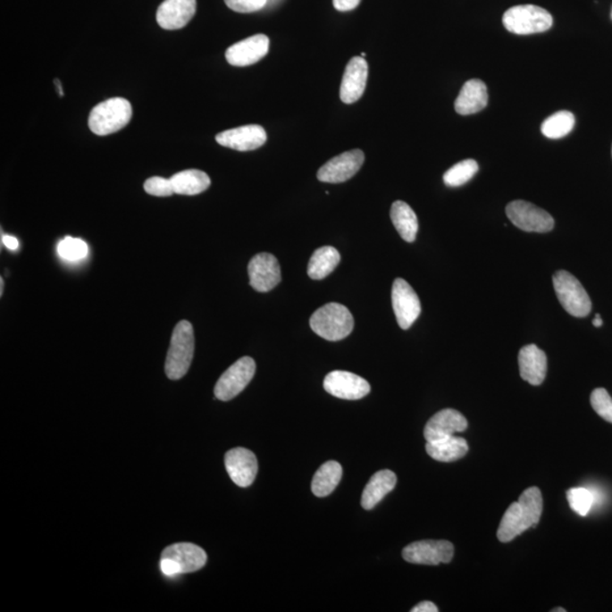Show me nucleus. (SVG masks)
I'll use <instances>...</instances> for the list:
<instances>
[{
    "label": "nucleus",
    "instance_id": "nucleus-1",
    "mask_svg": "<svg viewBox=\"0 0 612 612\" xmlns=\"http://www.w3.org/2000/svg\"><path fill=\"white\" fill-rule=\"evenodd\" d=\"M543 510L542 493L537 487L526 489L517 502L509 506L502 517L497 537L507 543L530 527L538 525Z\"/></svg>",
    "mask_w": 612,
    "mask_h": 612
},
{
    "label": "nucleus",
    "instance_id": "nucleus-2",
    "mask_svg": "<svg viewBox=\"0 0 612 612\" xmlns=\"http://www.w3.org/2000/svg\"><path fill=\"white\" fill-rule=\"evenodd\" d=\"M196 340L192 324L187 320L176 324L168 349L164 371L171 380H180L188 373L193 361Z\"/></svg>",
    "mask_w": 612,
    "mask_h": 612
},
{
    "label": "nucleus",
    "instance_id": "nucleus-3",
    "mask_svg": "<svg viewBox=\"0 0 612 612\" xmlns=\"http://www.w3.org/2000/svg\"><path fill=\"white\" fill-rule=\"evenodd\" d=\"M310 326L323 340L339 341L353 331L354 319L348 307L339 303H329L312 314Z\"/></svg>",
    "mask_w": 612,
    "mask_h": 612
},
{
    "label": "nucleus",
    "instance_id": "nucleus-4",
    "mask_svg": "<svg viewBox=\"0 0 612 612\" xmlns=\"http://www.w3.org/2000/svg\"><path fill=\"white\" fill-rule=\"evenodd\" d=\"M132 105L124 98H112L96 105L88 116V128L104 137L124 129L132 120Z\"/></svg>",
    "mask_w": 612,
    "mask_h": 612
},
{
    "label": "nucleus",
    "instance_id": "nucleus-5",
    "mask_svg": "<svg viewBox=\"0 0 612 612\" xmlns=\"http://www.w3.org/2000/svg\"><path fill=\"white\" fill-rule=\"evenodd\" d=\"M204 549L193 543H175L163 551L160 568L164 575L175 576L200 571L206 564Z\"/></svg>",
    "mask_w": 612,
    "mask_h": 612
},
{
    "label": "nucleus",
    "instance_id": "nucleus-6",
    "mask_svg": "<svg viewBox=\"0 0 612 612\" xmlns=\"http://www.w3.org/2000/svg\"><path fill=\"white\" fill-rule=\"evenodd\" d=\"M507 31L527 36L548 31L554 24L550 13L535 5H518L509 8L502 18Z\"/></svg>",
    "mask_w": 612,
    "mask_h": 612
},
{
    "label": "nucleus",
    "instance_id": "nucleus-7",
    "mask_svg": "<svg viewBox=\"0 0 612 612\" xmlns=\"http://www.w3.org/2000/svg\"><path fill=\"white\" fill-rule=\"evenodd\" d=\"M554 287L561 306L575 318H585L592 310L589 294L572 273L559 270L555 273Z\"/></svg>",
    "mask_w": 612,
    "mask_h": 612
},
{
    "label": "nucleus",
    "instance_id": "nucleus-8",
    "mask_svg": "<svg viewBox=\"0 0 612 612\" xmlns=\"http://www.w3.org/2000/svg\"><path fill=\"white\" fill-rule=\"evenodd\" d=\"M509 221L519 230L529 233H548L554 230L555 221L551 214L530 202L517 200L506 206Z\"/></svg>",
    "mask_w": 612,
    "mask_h": 612
},
{
    "label": "nucleus",
    "instance_id": "nucleus-9",
    "mask_svg": "<svg viewBox=\"0 0 612 612\" xmlns=\"http://www.w3.org/2000/svg\"><path fill=\"white\" fill-rule=\"evenodd\" d=\"M256 369V362L252 357L239 358L219 378L214 387V396L222 402L235 398L251 382L255 377Z\"/></svg>",
    "mask_w": 612,
    "mask_h": 612
},
{
    "label": "nucleus",
    "instance_id": "nucleus-10",
    "mask_svg": "<svg viewBox=\"0 0 612 612\" xmlns=\"http://www.w3.org/2000/svg\"><path fill=\"white\" fill-rule=\"evenodd\" d=\"M403 558L416 565L449 564L454 558V546L445 540L413 542L404 549Z\"/></svg>",
    "mask_w": 612,
    "mask_h": 612
},
{
    "label": "nucleus",
    "instance_id": "nucleus-11",
    "mask_svg": "<svg viewBox=\"0 0 612 612\" xmlns=\"http://www.w3.org/2000/svg\"><path fill=\"white\" fill-rule=\"evenodd\" d=\"M392 309L399 327L407 331L421 314V302L415 290L402 278H397L391 290Z\"/></svg>",
    "mask_w": 612,
    "mask_h": 612
},
{
    "label": "nucleus",
    "instance_id": "nucleus-12",
    "mask_svg": "<svg viewBox=\"0 0 612 612\" xmlns=\"http://www.w3.org/2000/svg\"><path fill=\"white\" fill-rule=\"evenodd\" d=\"M365 154L362 150L344 152L337 157L329 160L318 172V180L323 183L339 184L352 179L361 170L365 163Z\"/></svg>",
    "mask_w": 612,
    "mask_h": 612
},
{
    "label": "nucleus",
    "instance_id": "nucleus-13",
    "mask_svg": "<svg viewBox=\"0 0 612 612\" xmlns=\"http://www.w3.org/2000/svg\"><path fill=\"white\" fill-rule=\"evenodd\" d=\"M323 388L328 394L346 400L362 399L371 391L370 383L365 379L348 371H332L327 374Z\"/></svg>",
    "mask_w": 612,
    "mask_h": 612
},
{
    "label": "nucleus",
    "instance_id": "nucleus-14",
    "mask_svg": "<svg viewBox=\"0 0 612 612\" xmlns=\"http://www.w3.org/2000/svg\"><path fill=\"white\" fill-rule=\"evenodd\" d=\"M250 285L260 293L273 289L281 281V265L276 256L270 253H259L248 264Z\"/></svg>",
    "mask_w": 612,
    "mask_h": 612
},
{
    "label": "nucleus",
    "instance_id": "nucleus-15",
    "mask_svg": "<svg viewBox=\"0 0 612 612\" xmlns=\"http://www.w3.org/2000/svg\"><path fill=\"white\" fill-rule=\"evenodd\" d=\"M225 466L230 478L240 488H247L256 478L257 459L251 450L234 449L227 451Z\"/></svg>",
    "mask_w": 612,
    "mask_h": 612
},
{
    "label": "nucleus",
    "instance_id": "nucleus-16",
    "mask_svg": "<svg viewBox=\"0 0 612 612\" xmlns=\"http://www.w3.org/2000/svg\"><path fill=\"white\" fill-rule=\"evenodd\" d=\"M270 40L265 35H256L227 49L226 59L231 65L245 67L256 64L269 53Z\"/></svg>",
    "mask_w": 612,
    "mask_h": 612
},
{
    "label": "nucleus",
    "instance_id": "nucleus-17",
    "mask_svg": "<svg viewBox=\"0 0 612 612\" xmlns=\"http://www.w3.org/2000/svg\"><path fill=\"white\" fill-rule=\"evenodd\" d=\"M216 141L219 145L236 151H252L264 145L267 132L260 125L240 126L219 133Z\"/></svg>",
    "mask_w": 612,
    "mask_h": 612
},
{
    "label": "nucleus",
    "instance_id": "nucleus-18",
    "mask_svg": "<svg viewBox=\"0 0 612 612\" xmlns=\"http://www.w3.org/2000/svg\"><path fill=\"white\" fill-rule=\"evenodd\" d=\"M369 65L363 57H353L346 66L340 86V99L346 105L356 103L365 94Z\"/></svg>",
    "mask_w": 612,
    "mask_h": 612
},
{
    "label": "nucleus",
    "instance_id": "nucleus-19",
    "mask_svg": "<svg viewBox=\"0 0 612 612\" xmlns=\"http://www.w3.org/2000/svg\"><path fill=\"white\" fill-rule=\"evenodd\" d=\"M465 416L453 408L442 409L429 420L424 428L426 441L438 440L455 433L464 432L467 429Z\"/></svg>",
    "mask_w": 612,
    "mask_h": 612
},
{
    "label": "nucleus",
    "instance_id": "nucleus-20",
    "mask_svg": "<svg viewBox=\"0 0 612 612\" xmlns=\"http://www.w3.org/2000/svg\"><path fill=\"white\" fill-rule=\"evenodd\" d=\"M197 12V0H164L157 11V22L164 29L188 25Z\"/></svg>",
    "mask_w": 612,
    "mask_h": 612
},
{
    "label": "nucleus",
    "instance_id": "nucleus-21",
    "mask_svg": "<svg viewBox=\"0 0 612 612\" xmlns=\"http://www.w3.org/2000/svg\"><path fill=\"white\" fill-rule=\"evenodd\" d=\"M519 373L532 386H540L546 379L548 360L546 353L537 345H526L518 354Z\"/></svg>",
    "mask_w": 612,
    "mask_h": 612
},
{
    "label": "nucleus",
    "instance_id": "nucleus-22",
    "mask_svg": "<svg viewBox=\"0 0 612 612\" xmlns=\"http://www.w3.org/2000/svg\"><path fill=\"white\" fill-rule=\"evenodd\" d=\"M489 100L485 84L478 79L470 80L462 88L455 101V111L459 115L467 116L483 111Z\"/></svg>",
    "mask_w": 612,
    "mask_h": 612
},
{
    "label": "nucleus",
    "instance_id": "nucleus-23",
    "mask_svg": "<svg viewBox=\"0 0 612 612\" xmlns=\"http://www.w3.org/2000/svg\"><path fill=\"white\" fill-rule=\"evenodd\" d=\"M396 484L397 476L394 472L382 470L375 473L362 493V507L366 510L373 509L388 493L395 489Z\"/></svg>",
    "mask_w": 612,
    "mask_h": 612
},
{
    "label": "nucleus",
    "instance_id": "nucleus-24",
    "mask_svg": "<svg viewBox=\"0 0 612 612\" xmlns=\"http://www.w3.org/2000/svg\"><path fill=\"white\" fill-rule=\"evenodd\" d=\"M425 449L434 461L451 463L458 461L467 454L468 445L465 439L450 436L438 439V440L426 441Z\"/></svg>",
    "mask_w": 612,
    "mask_h": 612
},
{
    "label": "nucleus",
    "instance_id": "nucleus-25",
    "mask_svg": "<svg viewBox=\"0 0 612 612\" xmlns=\"http://www.w3.org/2000/svg\"><path fill=\"white\" fill-rule=\"evenodd\" d=\"M390 218L400 238L407 243L415 242L419 231V221L415 210L403 201H396L391 205Z\"/></svg>",
    "mask_w": 612,
    "mask_h": 612
},
{
    "label": "nucleus",
    "instance_id": "nucleus-26",
    "mask_svg": "<svg viewBox=\"0 0 612 612\" xmlns=\"http://www.w3.org/2000/svg\"><path fill=\"white\" fill-rule=\"evenodd\" d=\"M175 194L180 196H197L209 189L210 177L205 172L188 170L177 172L171 179Z\"/></svg>",
    "mask_w": 612,
    "mask_h": 612
},
{
    "label": "nucleus",
    "instance_id": "nucleus-27",
    "mask_svg": "<svg viewBox=\"0 0 612 612\" xmlns=\"http://www.w3.org/2000/svg\"><path fill=\"white\" fill-rule=\"evenodd\" d=\"M343 476V467L340 463L329 461L316 471L314 480H312V492L319 498L331 495L333 490L340 484Z\"/></svg>",
    "mask_w": 612,
    "mask_h": 612
},
{
    "label": "nucleus",
    "instance_id": "nucleus-28",
    "mask_svg": "<svg viewBox=\"0 0 612 612\" xmlns=\"http://www.w3.org/2000/svg\"><path fill=\"white\" fill-rule=\"evenodd\" d=\"M340 263V255L337 248L323 247L315 250L312 255L307 274L312 280L321 281L328 277Z\"/></svg>",
    "mask_w": 612,
    "mask_h": 612
},
{
    "label": "nucleus",
    "instance_id": "nucleus-29",
    "mask_svg": "<svg viewBox=\"0 0 612 612\" xmlns=\"http://www.w3.org/2000/svg\"><path fill=\"white\" fill-rule=\"evenodd\" d=\"M575 125V117L571 112H558L547 118L541 126L544 137L557 140L572 132Z\"/></svg>",
    "mask_w": 612,
    "mask_h": 612
},
{
    "label": "nucleus",
    "instance_id": "nucleus-30",
    "mask_svg": "<svg viewBox=\"0 0 612 612\" xmlns=\"http://www.w3.org/2000/svg\"><path fill=\"white\" fill-rule=\"evenodd\" d=\"M479 172V164L473 159L463 160L449 168L443 175V183L449 188H458L470 181Z\"/></svg>",
    "mask_w": 612,
    "mask_h": 612
},
{
    "label": "nucleus",
    "instance_id": "nucleus-31",
    "mask_svg": "<svg viewBox=\"0 0 612 612\" xmlns=\"http://www.w3.org/2000/svg\"><path fill=\"white\" fill-rule=\"evenodd\" d=\"M567 500L574 512L582 517H585L588 516L594 506V493L586 488L569 489Z\"/></svg>",
    "mask_w": 612,
    "mask_h": 612
},
{
    "label": "nucleus",
    "instance_id": "nucleus-32",
    "mask_svg": "<svg viewBox=\"0 0 612 612\" xmlns=\"http://www.w3.org/2000/svg\"><path fill=\"white\" fill-rule=\"evenodd\" d=\"M88 245L84 240L65 238L58 245V255L66 261H79L88 256Z\"/></svg>",
    "mask_w": 612,
    "mask_h": 612
},
{
    "label": "nucleus",
    "instance_id": "nucleus-33",
    "mask_svg": "<svg viewBox=\"0 0 612 612\" xmlns=\"http://www.w3.org/2000/svg\"><path fill=\"white\" fill-rule=\"evenodd\" d=\"M591 405L599 416L612 423V398L609 392L603 388H597L591 394Z\"/></svg>",
    "mask_w": 612,
    "mask_h": 612
},
{
    "label": "nucleus",
    "instance_id": "nucleus-34",
    "mask_svg": "<svg viewBox=\"0 0 612 612\" xmlns=\"http://www.w3.org/2000/svg\"><path fill=\"white\" fill-rule=\"evenodd\" d=\"M145 191L150 196L160 197H172V194H175L171 179L167 180L157 176L146 180Z\"/></svg>",
    "mask_w": 612,
    "mask_h": 612
},
{
    "label": "nucleus",
    "instance_id": "nucleus-35",
    "mask_svg": "<svg viewBox=\"0 0 612 612\" xmlns=\"http://www.w3.org/2000/svg\"><path fill=\"white\" fill-rule=\"evenodd\" d=\"M226 5L238 13H255L268 5L269 0H225Z\"/></svg>",
    "mask_w": 612,
    "mask_h": 612
},
{
    "label": "nucleus",
    "instance_id": "nucleus-36",
    "mask_svg": "<svg viewBox=\"0 0 612 612\" xmlns=\"http://www.w3.org/2000/svg\"><path fill=\"white\" fill-rule=\"evenodd\" d=\"M361 0H332L333 7L340 12L356 10L360 5Z\"/></svg>",
    "mask_w": 612,
    "mask_h": 612
},
{
    "label": "nucleus",
    "instance_id": "nucleus-37",
    "mask_svg": "<svg viewBox=\"0 0 612 612\" xmlns=\"http://www.w3.org/2000/svg\"><path fill=\"white\" fill-rule=\"evenodd\" d=\"M412 612H438L439 609L432 601H423L411 609Z\"/></svg>",
    "mask_w": 612,
    "mask_h": 612
},
{
    "label": "nucleus",
    "instance_id": "nucleus-38",
    "mask_svg": "<svg viewBox=\"0 0 612 612\" xmlns=\"http://www.w3.org/2000/svg\"><path fill=\"white\" fill-rule=\"evenodd\" d=\"M3 244L8 248V250L16 251L19 247V240L14 238V236L3 235L2 236Z\"/></svg>",
    "mask_w": 612,
    "mask_h": 612
},
{
    "label": "nucleus",
    "instance_id": "nucleus-39",
    "mask_svg": "<svg viewBox=\"0 0 612 612\" xmlns=\"http://www.w3.org/2000/svg\"><path fill=\"white\" fill-rule=\"evenodd\" d=\"M602 324H603V321H602L601 315L600 314L595 315V318L593 319V326L597 327V328H600V327H602Z\"/></svg>",
    "mask_w": 612,
    "mask_h": 612
},
{
    "label": "nucleus",
    "instance_id": "nucleus-40",
    "mask_svg": "<svg viewBox=\"0 0 612 612\" xmlns=\"http://www.w3.org/2000/svg\"><path fill=\"white\" fill-rule=\"evenodd\" d=\"M54 83H56L57 90H58V92H59V95H61V96H64V92H63V90H62V84H61V82H59L58 80H56V81H54Z\"/></svg>",
    "mask_w": 612,
    "mask_h": 612
},
{
    "label": "nucleus",
    "instance_id": "nucleus-41",
    "mask_svg": "<svg viewBox=\"0 0 612 612\" xmlns=\"http://www.w3.org/2000/svg\"><path fill=\"white\" fill-rule=\"evenodd\" d=\"M552 612H566L564 608H557V609H552Z\"/></svg>",
    "mask_w": 612,
    "mask_h": 612
},
{
    "label": "nucleus",
    "instance_id": "nucleus-42",
    "mask_svg": "<svg viewBox=\"0 0 612 612\" xmlns=\"http://www.w3.org/2000/svg\"><path fill=\"white\" fill-rule=\"evenodd\" d=\"M0 282H2V289H0V290H2V295H3V292H4V280H3V278H2V281H0Z\"/></svg>",
    "mask_w": 612,
    "mask_h": 612
},
{
    "label": "nucleus",
    "instance_id": "nucleus-43",
    "mask_svg": "<svg viewBox=\"0 0 612 612\" xmlns=\"http://www.w3.org/2000/svg\"><path fill=\"white\" fill-rule=\"evenodd\" d=\"M276 2H277V0H269V3H272V4L276 3Z\"/></svg>",
    "mask_w": 612,
    "mask_h": 612
},
{
    "label": "nucleus",
    "instance_id": "nucleus-44",
    "mask_svg": "<svg viewBox=\"0 0 612 612\" xmlns=\"http://www.w3.org/2000/svg\"><path fill=\"white\" fill-rule=\"evenodd\" d=\"M361 57L365 58V53H362Z\"/></svg>",
    "mask_w": 612,
    "mask_h": 612
},
{
    "label": "nucleus",
    "instance_id": "nucleus-45",
    "mask_svg": "<svg viewBox=\"0 0 612 612\" xmlns=\"http://www.w3.org/2000/svg\"><path fill=\"white\" fill-rule=\"evenodd\" d=\"M611 19H612V11H611Z\"/></svg>",
    "mask_w": 612,
    "mask_h": 612
}]
</instances>
